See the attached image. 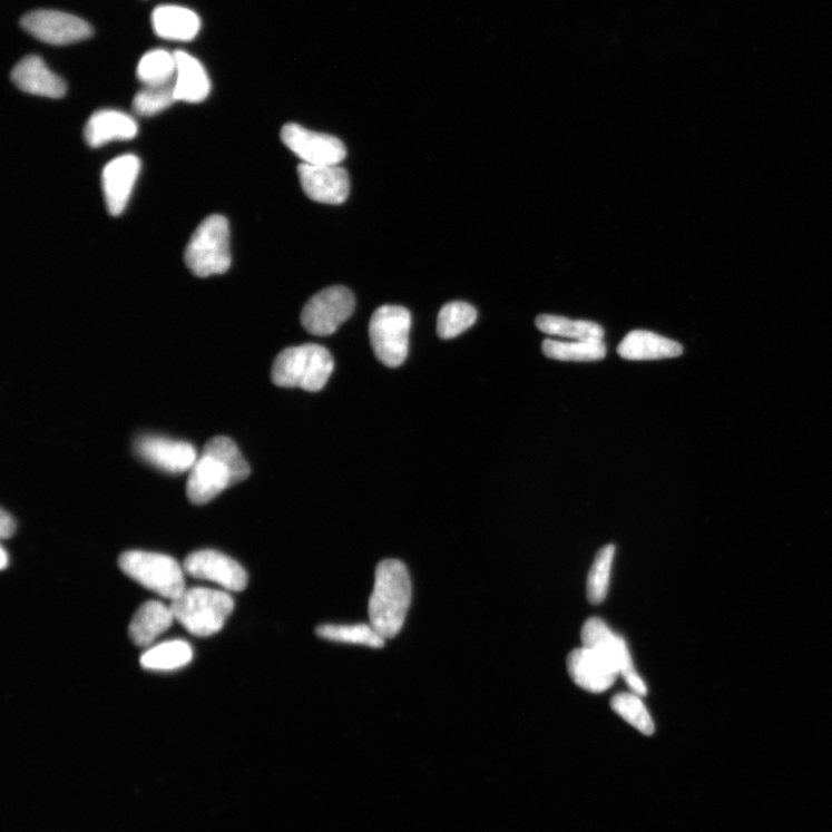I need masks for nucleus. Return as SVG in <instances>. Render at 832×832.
I'll use <instances>...</instances> for the list:
<instances>
[{
	"label": "nucleus",
	"instance_id": "obj_29",
	"mask_svg": "<svg viewBox=\"0 0 832 832\" xmlns=\"http://www.w3.org/2000/svg\"><path fill=\"white\" fill-rule=\"evenodd\" d=\"M610 706L616 714L621 716L640 733L645 735L654 734V721L639 698V695L635 693L616 694L610 701Z\"/></svg>",
	"mask_w": 832,
	"mask_h": 832
},
{
	"label": "nucleus",
	"instance_id": "obj_22",
	"mask_svg": "<svg viewBox=\"0 0 832 832\" xmlns=\"http://www.w3.org/2000/svg\"><path fill=\"white\" fill-rule=\"evenodd\" d=\"M174 621L170 607L159 601H148L134 616L129 628L130 638L137 646L147 647L167 632Z\"/></svg>",
	"mask_w": 832,
	"mask_h": 832
},
{
	"label": "nucleus",
	"instance_id": "obj_26",
	"mask_svg": "<svg viewBox=\"0 0 832 832\" xmlns=\"http://www.w3.org/2000/svg\"><path fill=\"white\" fill-rule=\"evenodd\" d=\"M317 635L324 639L337 643L364 645L380 649L385 639L372 625H323L317 628Z\"/></svg>",
	"mask_w": 832,
	"mask_h": 832
},
{
	"label": "nucleus",
	"instance_id": "obj_18",
	"mask_svg": "<svg viewBox=\"0 0 832 832\" xmlns=\"http://www.w3.org/2000/svg\"><path fill=\"white\" fill-rule=\"evenodd\" d=\"M137 134L138 125L133 116L110 109L92 114L85 127V140L95 148L115 140L134 139Z\"/></svg>",
	"mask_w": 832,
	"mask_h": 832
},
{
	"label": "nucleus",
	"instance_id": "obj_15",
	"mask_svg": "<svg viewBox=\"0 0 832 832\" xmlns=\"http://www.w3.org/2000/svg\"><path fill=\"white\" fill-rule=\"evenodd\" d=\"M567 665L575 684L596 694L609 689L620 675L601 654L585 646L568 656Z\"/></svg>",
	"mask_w": 832,
	"mask_h": 832
},
{
	"label": "nucleus",
	"instance_id": "obj_13",
	"mask_svg": "<svg viewBox=\"0 0 832 832\" xmlns=\"http://www.w3.org/2000/svg\"><path fill=\"white\" fill-rule=\"evenodd\" d=\"M236 479L217 456L203 451L190 470L187 495L195 505H206L222 495L224 490L236 484Z\"/></svg>",
	"mask_w": 832,
	"mask_h": 832
},
{
	"label": "nucleus",
	"instance_id": "obj_21",
	"mask_svg": "<svg viewBox=\"0 0 832 832\" xmlns=\"http://www.w3.org/2000/svg\"><path fill=\"white\" fill-rule=\"evenodd\" d=\"M623 359L632 361L677 358L684 353L679 343L649 331L628 333L618 348Z\"/></svg>",
	"mask_w": 832,
	"mask_h": 832
},
{
	"label": "nucleus",
	"instance_id": "obj_23",
	"mask_svg": "<svg viewBox=\"0 0 832 832\" xmlns=\"http://www.w3.org/2000/svg\"><path fill=\"white\" fill-rule=\"evenodd\" d=\"M194 658L192 646L184 640H169L150 647L140 658L144 668L175 671L187 666Z\"/></svg>",
	"mask_w": 832,
	"mask_h": 832
},
{
	"label": "nucleus",
	"instance_id": "obj_5",
	"mask_svg": "<svg viewBox=\"0 0 832 832\" xmlns=\"http://www.w3.org/2000/svg\"><path fill=\"white\" fill-rule=\"evenodd\" d=\"M119 568L146 589L174 600L185 590L184 572L165 554L131 550L120 555Z\"/></svg>",
	"mask_w": 832,
	"mask_h": 832
},
{
	"label": "nucleus",
	"instance_id": "obj_28",
	"mask_svg": "<svg viewBox=\"0 0 832 832\" xmlns=\"http://www.w3.org/2000/svg\"><path fill=\"white\" fill-rule=\"evenodd\" d=\"M476 307L466 302L446 304L438 319V333L442 339H452L469 330L477 322Z\"/></svg>",
	"mask_w": 832,
	"mask_h": 832
},
{
	"label": "nucleus",
	"instance_id": "obj_8",
	"mask_svg": "<svg viewBox=\"0 0 832 832\" xmlns=\"http://www.w3.org/2000/svg\"><path fill=\"white\" fill-rule=\"evenodd\" d=\"M581 643L583 646L590 647L608 659L624 676L635 694L646 695V686L635 671L625 639L615 635L603 620L593 618L585 623L581 629Z\"/></svg>",
	"mask_w": 832,
	"mask_h": 832
},
{
	"label": "nucleus",
	"instance_id": "obj_30",
	"mask_svg": "<svg viewBox=\"0 0 832 832\" xmlns=\"http://www.w3.org/2000/svg\"><path fill=\"white\" fill-rule=\"evenodd\" d=\"M177 101L175 80L161 86H145L134 99L135 112L143 117L158 115Z\"/></svg>",
	"mask_w": 832,
	"mask_h": 832
},
{
	"label": "nucleus",
	"instance_id": "obj_3",
	"mask_svg": "<svg viewBox=\"0 0 832 832\" xmlns=\"http://www.w3.org/2000/svg\"><path fill=\"white\" fill-rule=\"evenodd\" d=\"M174 618L190 634L208 637L219 633L234 609L227 593L204 588L185 589L172 600Z\"/></svg>",
	"mask_w": 832,
	"mask_h": 832
},
{
	"label": "nucleus",
	"instance_id": "obj_31",
	"mask_svg": "<svg viewBox=\"0 0 832 832\" xmlns=\"http://www.w3.org/2000/svg\"><path fill=\"white\" fill-rule=\"evenodd\" d=\"M615 546L607 545L599 550L588 577V599L593 605L604 603L608 594Z\"/></svg>",
	"mask_w": 832,
	"mask_h": 832
},
{
	"label": "nucleus",
	"instance_id": "obj_1",
	"mask_svg": "<svg viewBox=\"0 0 832 832\" xmlns=\"http://www.w3.org/2000/svg\"><path fill=\"white\" fill-rule=\"evenodd\" d=\"M412 600L408 568L398 560H384L376 569L369 599L370 625L384 638H393L404 627Z\"/></svg>",
	"mask_w": 832,
	"mask_h": 832
},
{
	"label": "nucleus",
	"instance_id": "obj_34",
	"mask_svg": "<svg viewBox=\"0 0 832 832\" xmlns=\"http://www.w3.org/2000/svg\"><path fill=\"white\" fill-rule=\"evenodd\" d=\"M0 558H2V560H0V568L6 570L9 564V555L4 546L2 547V555H0Z\"/></svg>",
	"mask_w": 832,
	"mask_h": 832
},
{
	"label": "nucleus",
	"instance_id": "obj_9",
	"mask_svg": "<svg viewBox=\"0 0 832 832\" xmlns=\"http://www.w3.org/2000/svg\"><path fill=\"white\" fill-rule=\"evenodd\" d=\"M21 27L36 39L52 46H67L89 39L95 30L74 14L39 10L22 17Z\"/></svg>",
	"mask_w": 832,
	"mask_h": 832
},
{
	"label": "nucleus",
	"instance_id": "obj_32",
	"mask_svg": "<svg viewBox=\"0 0 832 832\" xmlns=\"http://www.w3.org/2000/svg\"><path fill=\"white\" fill-rule=\"evenodd\" d=\"M204 451L217 456L225 461L231 468L237 483L249 477L251 467L248 461L244 459L239 449L231 439L225 437L214 438L207 442Z\"/></svg>",
	"mask_w": 832,
	"mask_h": 832
},
{
	"label": "nucleus",
	"instance_id": "obj_14",
	"mask_svg": "<svg viewBox=\"0 0 832 832\" xmlns=\"http://www.w3.org/2000/svg\"><path fill=\"white\" fill-rule=\"evenodd\" d=\"M136 451L148 464L172 474L190 471L198 459L190 443L160 437L140 438Z\"/></svg>",
	"mask_w": 832,
	"mask_h": 832
},
{
	"label": "nucleus",
	"instance_id": "obj_4",
	"mask_svg": "<svg viewBox=\"0 0 832 832\" xmlns=\"http://www.w3.org/2000/svg\"><path fill=\"white\" fill-rule=\"evenodd\" d=\"M185 263L199 277L224 274L229 270L231 234L228 221L223 215H211L198 226L185 251Z\"/></svg>",
	"mask_w": 832,
	"mask_h": 832
},
{
	"label": "nucleus",
	"instance_id": "obj_25",
	"mask_svg": "<svg viewBox=\"0 0 832 832\" xmlns=\"http://www.w3.org/2000/svg\"><path fill=\"white\" fill-rule=\"evenodd\" d=\"M175 52L154 49L146 52L137 67V77L145 86H161L173 82L176 77Z\"/></svg>",
	"mask_w": 832,
	"mask_h": 832
},
{
	"label": "nucleus",
	"instance_id": "obj_17",
	"mask_svg": "<svg viewBox=\"0 0 832 832\" xmlns=\"http://www.w3.org/2000/svg\"><path fill=\"white\" fill-rule=\"evenodd\" d=\"M14 85L28 95L60 99L67 95V82L52 72L37 55L22 58L11 74Z\"/></svg>",
	"mask_w": 832,
	"mask_h": 832
},
{
	"label": "nucleus",
	"instance_id": "obj_2",
	"mask_svg": "<svg viewBox=\"0 0 832 832\" xmlns=\"http://www.w3.org/2000/svg\"><path fill=\"white\" fill-rule=\"evenodd\" d=\"M334 361L323 346L305 344L290 348L277 355L271 378L275 385L321 391L333 373Z\"/></svg>",
	"mask_w": 832,
	"mask_h": 832
},
{
	"label": "nucleus",
	"instance_id": "obj_12",
	"mask_svg": "<svg viewBox=\"0 0 832 832\" xmlns=\"http://www.w3.org/2000/svg\"><path fill=\"white\" fill-rule=\"evenodd\" d=\"M297 173L304 194L312 200L329 205H341L348 200L351 180L343 167L301 164Z\"/></svg>",
	"mask_w": 832,
	"mask_h": 832
},
{
	"label": "nucleus",
	"instance_id": "obj_19",
	"mask_svg": "<svg viewBox=\"0 0 832 832\" xmlns=\"http://www.w3.org/2000/svg\"><path fill=\"white\" fill-rule=\"evenodd\" d=\"M154 32L165 40L189 42L196 39L202 22L190 9L178 6H161L151 13Z\"/></svg>",
	"mask_w": 832,
	"mask_h": 832
},
{
	"label": "nucleus",
	"instance_id": "obj_11",
	"mask_svg": "<svg viewBox=\"0 0 832 832\" xmlns=\"http://www.w3.org/2000/svg\"><path fill=\"white\" fill-rule=\"evenodd\" d=\"M184 570L197 579L217 583L227 591H243L248 584L244 568L217 550L204 549L190 554L184 562Z\"/></svg>",
	"mask_w": 832,
	"mask_h": 832
},
{
	"label": "nucleus",
	"instance_id": "obj_27",
	"mask_svg": "<svg viewBox=\"0 0 832 832\" xmlns=\"http://www.w3.org/2000/svg\"><path fill=\"white\" fill-rule=\"evenodd\" d=\"M542 352L547 358L560 361H598L606 356L607 348L603 341L564 343L546 339Z\"/></svg>",
	"mask_w": 832,
	"mask_h": 832
},
{
	"label": "nucleus",
	"instance_id": "obj_24",
	"mask_svg": "<svg viewBox=\"0 0 832 832\" xmlns=\"http://www.w3.org/2000/svg\"><path fill=\"white\" fill-rule=\"evenodd\" d=\"M537 327L550 335L574 339L575 342H599L605 335L604 329L590 321H574L561 316L540 315Z\"/></svg>",
	"mask_w": 832,
	"mask_h": 832
},
{
	"label": "nucleus",
	"instance_id": "obj_16",
	"mask_svg": "<svg viewBox=\"0 0 832 832\" xmlns=\"http://www.w3.org/2000/svg\"><path fill=\"white\" fill-rule=\"evenodd\" d=\"M140 160L133 154L110 161L102 173L107 209L112 217L125 212L140 173Z\"/></svg>",
	"mask_w": 832,
	"mask_h": 832
},
{
	"label": "nucleus",
	"instance_id": "obj_10",
	"mask_svg": "<svg viewBox=\"0 0 832 832\" xmlns=\"http://www.w3.org/2000/svg\"><path fill=\"white\" fill-rule=\"evenodd\" d=\"M283 143L303 164L311 166L341 165L348 150L341 139L326 134L307 130L295 123L286 125L281 134Z\"/></svg>",
	"mask_w": 832,
	"mask_h": 832
},
{
	"label": "nucleus",
	"instance_id": "obj_7",
	"mask_svg": "<svg viewBox=\"0 0 832 832\" xmlns=\"http://www.w3.org/2000/svg\"><path fill=\"white\" fill-rule=\"evenodd\" d=\"M355 310L353 293L343 286H332L314 295L303 307L301 323L315 335L334 333Z\"/></svg>",
	"mask_w": 832,
	"mask_h": 832
},
{
	"label": "nucleus",
	"instance_id": "obj_33",
	"mask_svg": "<svg viewBox=\"0 0 832 832\" xmlns=\"http://www.w3.org/2000/svg\"><path fill=\"white\" fill-rule=\"evenodd\" d=\"M16 528L13 517L6 509H2V515H0V536H2V539L11 538L16 532Z\"/></svg>",
	"mask_w": 832,
	"mask_h": 832
},
{
	"label": "nucleus",
	"instance_id": "obj_6",
	"mask_svg": "<svg viewBox=\"0 0 832 832\" xmlns=\"http://www.w3.org/2000/svg\"><path fill=\"white\" fill-rule=\"evenodd\" d=\"M411 325V313L400 305H383L370 320V343L376 358L386 366L398 368L405 362Z\"/></svg>",
	"mask_w": 832,
	"mask_h": 832
},
{
	"label": "nucleus",
	"instance_id": "obj_20",
	"mask_svg": "<svg viewBox=\"0 0 832 832\" xmlns=\"http://www.w3.org/2000/svg\"><path fill=\"white\" fill-rule=\"evenodd\" d=\"M177 70L175 95L177 101L203 102L209 95L211 81L200 61L187 51H175Z\"/></svg>",
	"mask_w": 832,
	"mask_h": 832
}]
</instances>
